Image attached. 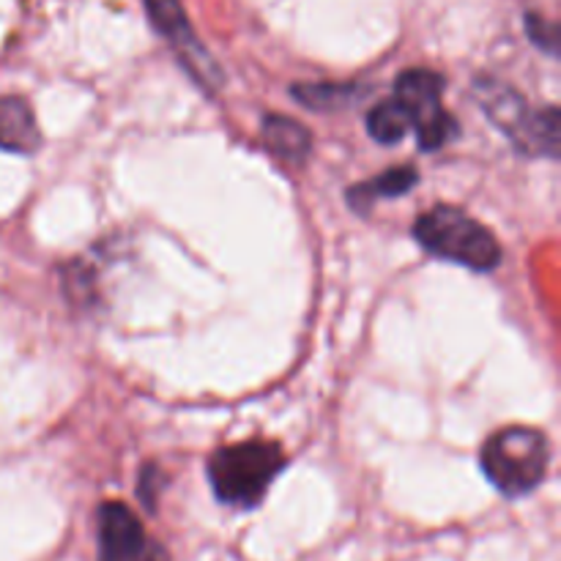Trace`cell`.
<instances>
[{"label":"cell","instance_id":"8992f818","mask_svg":"<svg viewBox=\"0 0 561 561\" xmlns=\"http://www.w3.org/2000/svg\"><path fill=\"white\" fill-rule=\"evenodd\" d=\"M142 3H146L153 27L162 33L164 42H170V47L175 49V55H179L181 64L186 66V71H190L206 91H219L225 82L222 69L217 66L214 55L203 47L197 33L192 31L181 0H142Z\"/></svg>","mask_w":561,"mask_h":561},{"label":"cell","instance_id":"5b68a950","mask_svg":"<svg viewBox=\"0 0 561 561\" xmlns=\"http://www.w3.org/2000/svg\"><path fill=\"white\" fill-rule=\"evenodd\" d=\"M444 77L431 69H409L394 82V102L409 115L422 151H438L458 135V121L442 104Z\"/></svg>","mask_w":561,"mask_h":561},{"label":"cell","instance_id":"277c9868","mask_svg":"<svg viewBox=\"0 0 561 561\" xmlns=\"http://www.w3.org/2000/svg\"><path fill=\"white\" fill-rule=\"evenodd\" d=\"M482 471L504 496H526L546 480L551 444L537 427H504L482 447Z\"/></svg>","mask_w":561,"mask_h":561},{"label":"cell","instance_id":"9a60e30c","mask_svg":"<svg viewBox=\"0 0 561 561\" xmlns=\"http://www.w3.org/2000/svg\"><path fill=\"white\" fill-rule=\"evenodd\" d=\"M142 561H168V559H164L162 548H159V546H148L146 559H142Z\"/></svg>","mask_w":561,"mask_h":561},{"label":"cell","instance_id":"5bb4252c","mask_svg":"<svg viewBox=\"0 0 561 561\" xmlns=\"http://www.w3.org/2000/svg\"><path fill=\"white\" fill-rule=\"evenodd\" d=\"M159 471H157V466L153 463H148V466H142V477H140V499H142V504L148 502V507H151L153 504V482L159 480Z\"/></svg>","mask_w":561,"mask_h":561},{"label":"cell","instance_id":"7a4b0ae2","mask_svg":"<svg viewBox=\"0 0 561 561\" xmlns=\"http://www.w3.org/2000/svg\"><path fill=\"white\" fill-rule=\"evenodd\" d=\"M285 469V453L279 444L252 442L230 444L208 458V482L214 496L236 510H252L263 502L274 477Z\"/></svg>","mask_w":561,"mask_h":561},{"label":"cell","instance_id":"9c48e42d","mask_svg":"<svg viewBox=\"0 0 561 561\" xmlns=\"http://www.w3.org/2000/svg\"><path fill=\"white\" fill-rule=\"evenodd\" d=\"M263 142L277 159L288 164H301L312 151V135L288 115H266L263 118Z\"/></svg>","mask_w":561,"mask_h":561},{"label":"cell","instance_id":"8fae6325","mask_svg":"<svg viewBox=\"0 0 561 561\" xmlns=\"http://www.w3.org/2000/svg\"><path fill=\"white\" fill-rule=\"evenodd\" d=\"M411 129L409 115L400 110V104L394 99L389 102L376 104V107L367 113V131L376 142H383V146H392V142H400Z\"/></svg>","mask_w":561,"mask_h":561},{"label":"cell","instance_id":"4fadbf2b","mask_svg":"<svg viewBox=\"0 0 561 561\" xmlns=\"http://www.w3.org/2000/svg\"><path fill=\"white\" fill-rule=\"evenodd\" d=\"M526 31L542 53L557 55V25L553 22H548L542 14H526Z\"/></svg>","mask_w":561,"mask_h":561},{"label":"cell","instance_id":"52a82bcc","mask_svg":"<svg viewBox=\"0 0 561 561\" xmlns=\"http://www.w3.org/2000/svg\"><path fill=\"white\" fill-rule=\"evenodd\" d=\"M99 520V561H142L148 551L146 531L137 515L121 502H104Z\"/></svg>","mask_w":561,"mask_h":561},{"label":"cell","instance_id":"ba28073f","mask_svg":"<svg viewBox=\"0 0 561 561\" xmlns=\"http://www.w3.org/2000/svg\"><path fill=\"white\" fill-rule=\"evenodd\" d=\"M42 146L36 115L22 96H0V151L33 153Z\"/></svg>","mask_w":561,"mask_h":561},{"label":"cell","instance_id":"6da1fadb","mask_svg":"<svg viewBox=\"0 0 561 561\" xmlns=\"http://www.w3.org/2000/svg\"><path fill=\"white\" fill-rule=\"evenodd\" d=\"M471 93L507 140L529 157H557L561 146L559 107H529L524 96L496 77H477Z\"/></svg>","mask_w":561,"mask_h":561},{"label":"cell","instance_id":"30bf717a","mask_svg":"<svg viewBox=\"0 0 561 561\" xmlns=\"http://www.w3.org/2000/svg\"><path fill=\"white\" fill-rule=\"evenodd\" d=\"M420 181L416 170L411 164H400V168L383 170L381 175L370 181H362V184L351 186L348 190V206L356 208L359 214H365L381 197H400L405 192H411Z\"/></svg>","mask_w":561,"mask_h":561},{"label":"cell","instance_id":"3957f363","mask_svg":"<svg viewBox=\"0 0 561 561\" xmlns=\"http://www.w3.org/2000/svg\"><path fill=\"white\" fill-rule=\"evenodd\" d=\"M414 236L431 255L474 272H491L502 261L496 236L455 206H433L416 219Z\"/></svg>","mask_w":561,"mask_h":561},{"label":"cell","instance_id":"7c38bea8","mask_svg":"<svg viewBox=\"0 0 561 561\" xmlns=\"http://www.w3.org/2000/svg\"><path fill=\"white\" fill-rule=\"evenodd\" d=\"M290 93L310 110H337L348 107L356 88L337 85V82H299L290 88Z\"/></svg>","mask_w":561,"mask_h":561}]
</instances>
